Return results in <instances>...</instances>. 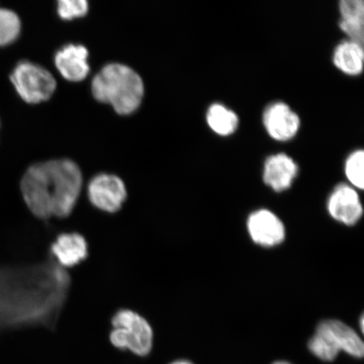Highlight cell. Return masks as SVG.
Here are the masks:
<instances>
[{
	"mask_svg": "<svg viewBox=\"0 0 364 364\" xmlns=\"http://www.w3.org/2000/svg\"><path fill=\"white\" fill-rule=\"evenodd\" d=\"M71 279L53 260L0 266V332L56 324Z\"/></svg>",
	"mask_w": 364,
	"mask_h": 364,
	"instance_id": "cell-1",
	"label": "cell"
},
{
	"mask_svg": "<svg viewBox=\"0 0 364 364\" xmlns=\"http://www.w3.org/2000/svg\"><path fill=\"white\" fill-rule=\"evenodd\" d=\"M83 177L80 167L68 159L35 164L21 181L23 199L40 220L65 218L74 211Z\"/></svg>",
	"mask_w": 364,
	"mask_h": 364,
	"instance_id": "cell-2",
	"label": "cell"
},
{
	"mask_svg": "<svg viewBox=\"0 0 364 364\" xmlns=\"http://www.w3.org/2000/svg\"><path fill=\"white\" fill-rule=\"evenodd\" d=\"M93 97L111 105L120 115H129L140 106L144 82L136 73L121 63H109L95 76L91 84Z\"/></svg>",
	"mask_w": 364,
	"mask_h": 364,
	"instance_id": "cell-3",
	"label": "cell"
},
{
	"mask_svg": "<svg viewBox=\"0 0 364 364\" xmlns=\"http://www.w3.org/2000/svg\"><path fill=\"white\" fill-rule=\"evenodd\" d=\"M309 351L318 359L331 362L344 352L357 358L364 354L363 341L351 327L336 320L322 321L309 341Z\"/></svg>",
	"mask_w": 364,
	"mask_h": 364,
	"instance_id": "cell-4",
	"label": "cell"
},
{
	"mask_svg": "<svg viewBox=\"0 0 364 364\" xmlns=\"http://www.w3.org/2000/svg\"><path fill=\"white\" fill-rule=\"evenodd\" d=\"M110 341L122 351H129L139 357L151 353L154 331L146 318L129 309L117 311L112 318Z\"/></svg>",
	"mask_w": 364,
	"mask_h": 364,
	"instance_id": "cell-5",
	"label": "cell"
},
{
	"mask_svg": "<svg viewBox=\"0 0 364 364\" xmlns=\"http://www.w3.org/2000/svg\"><path fill=\"white\" fill-rule=\"evenodd\" d=\"M11 81L20 97L33 104L48 101L57 87L51 73L30 61L18 63L11 74Z\"/></svg>",
	"mask_w": 364,
	"mask_h": 364,
	"instance_id": "cell-6",
	"label": "cell"
},
{
	"mask_svg": "<svg viewBox=\"0 0 364 364\" xmlns=\"http://www.w3.org/2000/svg\"><path fill=\"white\" fill-rule=\"evenodd\" d=\"M88 198L95 208L105 213L120 211L127 198L124 182L115 175H97L88 185Z\"/></svg>",
	"mask_w": 364,
	"mask_h": 364,
	"instance_id": "cell-7",
	"label": "cell"
},
{
	"mask_svg": "<svg viewBox=\"0 0 364 364\" xmlns=\"http://www.w3.org/2000/svg\"><path fill=\"white\" fill-rule=\"evenodd\" d=\"M262 122L272 139L286 142L293 139L300 129V118L288 104L273 102L264 110Z\"/></svg>",
	"mask_w": 364,
	"mask_h": 364,
	"instance_id": "cell-8",
	"label": "cell"
},
{
	"mask_svg": "<svg viewBox=\"0 0 364 364\" xmlns=\"http://www.w3.org/2000/svg\"><path fill=\"white\" fill-rule=\"evenodd\" d=\"M330 215L346 225H353L363 215L360 198L353 186L341 183L336 186L327 202Z\"/></svg>",
	"mask_w": 364,
	"mask_h": 364,
	"instance_id": "cell-9",
	"label": "cell"
},
{
	"mask_svg": "<svg viewBox=\"0 0 364 364\" xmlns=\"http://www.w3.org/2000/svg\"><path fill=\"white\" fill-rule=\"evenodd\" d=\"M247 229L255 243L265 247H275L284 240L285 228L279 217L261 209L249 216Z\"/></svg>",
	"mask_w": 364,
	"mask_h": 364,
	"instance_id": "cell-10",
	"label": "cell"
},
{
	"mask_svg": "<svg viewBox=\"0 0 364 364\" xmlns=\"http://www.w3.org/2000/svg\"><path fill=\"white\" fill-rule=\"evenodd\" d=\"M50 254L63 269L74 267L87 259L88 243L83 235L76 232L63 233L52 243Z\"/></svg>",
	"mask_w": 364,
	"mask_h": 364,
	"instance_id": "cell-11",
	"label": "cell"
},
{
	"mask_svg": "<svg viewBox=\"0 0 364 364\" xmlns=\"http://www.w3.org/2000/svg\"><path fill=\"white\" fill-rule=\"evenodd\" d=\"M298 172L297 164L288 154H272L264 164L263 180L275 192H284L292 186Z\"/></svg>",
	"mask_w": 364,
	"mask_h": 364,
	"instance_id": "cell-12",
	"label": "cell"
},
{
	"mask_svg": "<svg viewBox=\"0 0 364 364\" xmlns=\"http://www.w3.org/2000/svg\"><path fill=\"white\" fill-rule=\"evenodd\" d=\"M88 58V50L84 46L68 44L56 53L55 65L63 78L79 82L89 75Z\"/></svg>",
	"mask_w": 364,
	"mask_h": 364,
	"instance_id": "cell-13",
	"label": "cell"
},
{
	"mask_svg": "<svg viewBox=\"0 0 364 364\" xmlns=\"http://www.w3.org/2000/svg\"><path fill=\"white\" fill-rule=\"evenodd\" d=\"M339 27L348 39L363 46L364 3L363 0H341L339 2Z\"/></svg>",
	"mask_w": 364,
	"mask_h": 364,
	"instance_id": "cell-14",
	"label": "cell"
},
{
	"mask_svg": "<svg viewBox=\"0 0 364 364\" xmlns=\"http://www.w3.org/2000/svg\"><path fill=\"white\" fill-rule=\"evenodd\" d=\"M332 61L345 75H361L364 62L363 46L348 39L341 41L334 50Z\"/></svg>",
	"mask_w": 364,
	"mask_h": 364,
	"instance_id": "cell-15",
	"label": "cell"
},
{
	"mask_svg": "<svg viewBox=\"0 0 364 364\" xmlns=\"http://www.w3.org/2000/svg\"><path fill=\"white\" fill-rule=\"evenodd\" d=\"M206 121L213 133L223 136L235 134L240 122L237 114L221 103H213L208 108Z\"/></svg>",
	"mask_w": 364,
	"mask_h": 364,
	"instance_id": "cell-16",
	"label": "cell"
},
{
	"mask_svg": "<svg viewBox=\"0 0 364 364\" xmlns=\"http://www.w3.org/2000/svg\"><path fill=\"white\" fill-rule=\"evenodd\" d=\"M21 23L16 12L0 7V46L10 44L19 36Z\"/></svg>",
	"mask_w": 364,
	"mask_h": 364,
	"instance_id": "cell-17",
	"label": "cell"
},
{
	"mask_svg": "<svg viewBox=\"0 0 364 364\" xmlns=\"http://www.w3.org/2000/svg\"><path fill=\"white\" fill-rule=\"evenodd\" d=\"M363 166L364 151L363 149L354 150L346 159L345 175L353 188L363 190L364 188Z\"/></svg>",
	"mask_w": 364,
	"mask_h": 364,
	"instance_id": "cell-18",
	"label": "cell"
},
{
	"mask_svg": "<svg viewBox=\"0 0 364 364\" xmlns=\"http://www.w3.org/2000/svg\"><path fill=\"white\" fill-rule=\"evenodd\" d=\"M57 11L63 20L70 21L85 16L89 4L85 0H59Z\"/></svg>",
	"mask_w": 364,
	"mask_h": 364,
	"instance_id": "cell-19",
	"label": "cell"
},
{
	"mask_svg": "<svg viewBox=\"0 0 364 364\" xmlns=\"http://www.w3.org/2000/svg\"><path fill=\"white\" fill-rule=\"evenodd\" d=\"M170 364H193V363L188 360H185V359H180V360H176V361L172 362Z\"/></svg>",
	"mask_w": 364,
	"mask_h": 364,
	"instance_id": "cell-20",
	"label": "cell"
},
{
	"mask_svg": "<svg viewBox=\"0 0 364 364\" xmlns=\"http://www.w3.org/2000/svg\"><path fill=\"white\" fill-rule=\"evenodd\" d=\"M272 364H292V363H290L286 362V361H277V362L273 363Z\"/></svg>",
	"mask_w": 364,
	"mask_h": 364,
	"instance_id": "cell-21",
	"label": "cell"
}]
</instances>
